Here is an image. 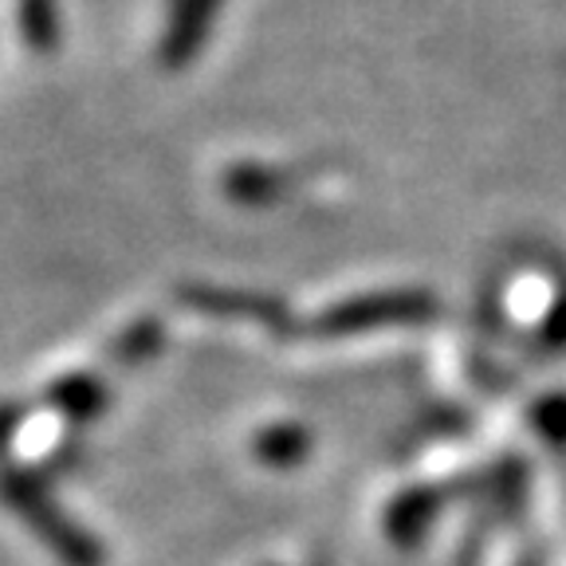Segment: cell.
<instances>
[{"label":"cell","instance_id":"obj_1","mask_svg":"<svg viewBox=\"0 0 566 566\" xmlns=\"http://www.w3.org/2000/svg\"><path fill=\"white\" fill-rule=\"evenodd\" d=\"M0 495L9 500V507L20 515V520L32 523L35 535H40V539H44L67 566H98L103 563L98 543L91 539L83 527H75V523H71L67 515L52 504L48 488L40 484L32 472H24V469L0 472Z\"/></svg>","mask_w":566,"mask_h":566},{"label":"cell","instance_id":"obj_2","mask_svg":"<svg viewBox=\"0 0 566 566\" xmlns=\"http://www.w3.org/2000/svg\"><path fill=\"white\" fill-rule=\"evenodd\" d=\"M429 315V300L424 295H370V300L346 303V307L331 311V318L323 323L327 331H358L374 327V323H413V318Z\"/></svg>","mask_w":566,"mask_h":566},{"label":"cell","instance_id":"obj_3","mask_svg":"<svg viewBox=\"0 0 566 566\" xmlns=\"http://www.w3.org/2000/svg\"><path fill=\"white\" fill-rule=\"evenodd\" d=\"M48 401L60 409L71 421H91V417L103 413L106 406V389L98 386L87 374H71V378H60L52 389H48Z\"/></svg>","mask_w":566,"mask_h":566},{"label":"cell","instance_id":"obj_4","mask_svg":"<svg viewBox=\"0 0 566 566\" xmlns=\"http://www.w3.org/2000/svg\"><path fill=\"white\" fill-rule=\"evenodd\" d=\"M209 12H212V0H186V4L177 9L174 28H169L166 44H161V60H166L169 67H177V63L186 60V55H193L197 40H201L205 20H209Z\"/></svg>","mask_w":566,"mask_h":566},{"label":"cell","instance_id":"obj_5","mask_svg":"<svg viewBox=\"0 0 566 566\" xmlns=\"http://www.w3.org/2000/svg\"><path fill=\"white\" fill-rule=\"evenodd\" d=\"M20 35L35 52H52L60 44V12L55 0H20Z\"/></svg>","mask_w":566,"mask_h":566},{"label":"cell","instance_id":"obj_6","mask_svg":"<svg viewBox=\"0 0 566 566\" xmlns=\"http://www.w3.org/2000/svg\"><path fill=\"white\" fill-rule=\"evenodd\" d=\"M161 343V327H154V323H138V327H130L123 338H118V358L123 363H138V358H146V354H154Z\"/></svg>","mask_w":566,"mask_h":566},{"label":"cell","instance_id":"obj_7","mask_svg":"<svg viewBox=\"0 0 566 566\" xmlns=\"http://www.w3.org/2000/svg\"><path fill=\"white\" fill-rule=\"evenodd\" d=\"M303 449H307V441H303V433H295V429H272V433L264 437V444H260V452L272 460H292V457H300Z\"/></svg>","mask_w":566,"mask_h":566},{"label":"cell","instance_id":"obj_8","mask_svg":"<svg viewBox=\"0 0 566 566\" xmlns=\"http://www.w3.org/2000/svg\"><path fill=\"white\" fill-rule=\"evenodd\" d=\"M17 424H20V409L0 406V457L9 452V441H12V433H17Z\"/></svg>","mask_w":566,"mask_h":566}]
</instances>
